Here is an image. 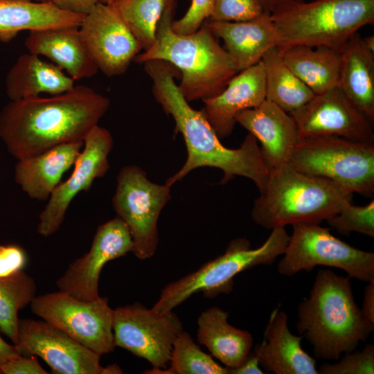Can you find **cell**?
Returning <instances> with one entry per match:
<instances>
[{"instance_id":"cell-6","label":"cell","mask_w":374,"mask_h":374,"mask_svg":"<svg viewBox=\"0 0 374 374\" xmlns=\"http://www.w3.org/2000/svg\"><path fill=\"white\" fill-rule=\"evenodd\" d=\"M278 47L326 46L340 51L358 30L374 24V0H312L271 15Z\"/></svg>"},{"instance_id":"cell-38","label":"cell","mask_w":374,"mask_h":374,"mask_svg":"<svg viewBox=\"0 0 374 374\" xmlns=\"http://www.w3.org/2000/svg\"><path fill=\"white\" fill-rule=\"evenodd\" d=\"M2 374H47L35 355H19L7 362L1 368Z\"/></svg>"},{"instance_id":"cell-8","label":"cell","mask_w":374,"mask_h":374,"mask_svg":"<svg viewBox=\"0 0 374 374\" xmlns=\"http://www.w3.org/2000/svg\"><path fill=\"white\" fill-rule=\"evenodd\" d=\"M288 163L303 172L328 179L353 194L373 196L374 142L337 136L300 139Z\"/></svg>"},{"instance_id":"cell-19","label":"cell","mask_w":374,"mask_h":374,"mask_svg":"<svg viewBox=\"0 0 374 374\" xmlns=\"http://www.w3.org/2000/svg\"><path fill=\"white\" fill-rule=\"evenodd\" d=\"M265 99V71L260 60L235 74L219 94L202 100V111L220 139L232 133L239 112L256 107Z\"/></svg>"},{"instance_id":"cell-20","label":"cell","mask_w":374,"mask_h":374,"mask_svg":"<svg viewBox=\"0 0 374 374\" xmlns=\"http://www.w3.org/2000/svg\"><path fill=\"white\" fill-rule=\"evenodd\" d=\"M303 338L290 332L287 314L277 307L270 315L262 341L253 348L260 366L276 374H318L315 359L301 346Z\"/></svg>"},{"instance_id":"cell-2","label":"cell","mask_w":374,"mask_h":374,"mask_svg":"<svg viewBox=\"0 0 374 374\" xmlns=\"http://www.w3.org/2000/svg\"><path fill=\"white\" fill-rule=\"evenodd\" d=\"M152 82V93L163 109L172 117L175 131L182 135L187 158L184 166L166 181L172 186L190 171L201 167L219 168L224 172L222 184L235 176L247 177L262 190L268 178L257 139L250 133L237 149L224 146L202 110L193 109L175 81L177 71L161 60L143 63Z\"/></svg>"},{"instance_id":"cell-22","label":"cell","mask_w":374,"mask_h":374,"mask_svg":"<svg viewBox=\"0 0 374 374\" xmlns=\"http://www.w3.org/2000/svg\"><path fill=\"white\" fill-rule=\"evenodd\" d=\"M24 44L28 52L48 58L75 81L91 78L98 71L78 28L30 31Z\"/></svg>"},{"instance_id":"cell-1","label":"cell","mask_w":374,"mask_h":374,"mask_svg":"<svg viewBox=\"0 0 374 374\" xmlns=\"http://www.w3.org/2000/svg\"><path fill=\"white\" fill-rule=\"evenodd\" d=\"M109 105L107 97L80 84L48 97L10 100L0 111V139L17 161L84 141Z\"/></svg>"},{"instance_id":"cell-21","label":"cell","mask_w":374,"mask_h":374,"mask_svg":"<svg viewBox=\"0 0 374 374\" xmlns=\"http://www.w3.org/2000/svg\"><path fill=\"white\" fill-rule=\"evenodd\" d=\"M204 24L223 40L238 72L257 64L269 49L278 46L276 29L267 12L248 21L206 20Z\"/></svg>"},{"instance_id":"cell-46","label":"cell","mask_w":374,"mask_h":374,"mask_svg":"<svg viewBox=\"0 0 374 374\" xmlns=\"http://www.w3.org/2000/svg\"><path fill=\"white\" fill-rule=\"evenodd\" d=\"M36 2H52L53 0H30Z\"/></svg>"},{"instance_id":"cell-41","label":"cell","mask_w":374,"mask_h":374,"mask_svg":"<svg viewBox=\"0 0 374 374\" xmlns=\"http://www.w3.org/2000/svg\"><path fill=\"white\" fill-rule=\"evenodd\" d=\"M360 310L364 319L374 326V280L368 282L364 289V301Z\"/></svg>"},{"instance_id":"cell-30","label":"cell","mask_w":374,"mask_h":374,"mask_svg":"<svg viewBox=\"0 0 374 374\" xmlns=\"http://www.w3.org/2000/svg\"><path fill=\"white\" fill-rule=\"evenodd\" d=\"M36 284L23 270L0 276V330L13 344L17 341L18 312L36 296Z\"/></svg>"},{"instance_id":"cell-4","label":"cell","mask_w":374,"mask_h":374,"mask_svg":"<svg viewBox=\"0 0 374 374\" xmlns=\"http://www.w3.org/2000/svg\"><path fill=\"white\" fill-rule=\"evenodd\" d=\"M175 8V1L170 0L159 23L155 42L134 60L142 64L161 60L173 66L180 72L178 86L188 102L214 97L238 71L226 51L204 24L192 33L174 31L171 24Z\"/></svg>"},{"instance_id":"cell-7","label":"cell","mask_w":374,"mask_h":374,"mask_svg":"<svg viewBox=\"0 0 374 374\" xmlns=\"http://www.w3.org/2000/svg\"><path fill=\"white\" fill-rule=\"evenodd\" d=\"M289 237L285 227H278L271 229L265 242L256 249H251L245 238L232 240L223 254L167 285L152 308L166 313L197 292L209 299L229 294L238 274L258 265H270L283 255Z\"/></svg>"},{"instance_id":"cell-10","label":"cell","mask_w":374,"mask_h":374,"mask_svg":"<svg viewBox=\"0 0 374 374\" xmlns=\"http://www.w3.org/2000/svg\"><path fill=\"white\" fill-rule=\"evenodd\" d=\"M170 198V186L152 182L139 166H126L119 172L112 205L130 231L132 252L139 259L154 254L159 243L158 220Z\"/></svg>"},{"instance_id":"cell-18","label":"cell","mask_w":374,"mask_h":374,"mask_svg":"<svg viewBox=\"0 0 374 374\" xmlns=\"http://www.w3.org/2000/svg\"><path fill=\"white\" fill-rule=\"evenodd\" d=\"M235 121L260 143L261 154L269 169L288 163L290 152L299 140L296 122L289 113L265 99L258 106L239 112Z\"/></svg>"},{"instance_id":"cell-14","label":"cell","mask_w":374,"mask_h":374,"mask_svg":"<svg viewBox=\"0 0 374 374\" xmlns=\"http://www.w3.org/2000/svg\"><path fill=\"white\" fill-rule=\"evenodd\" d=\"M113 145L109 131L98 124L89 132L71 175L54 190L39 215L37 231L39 235L48 237L56 233L74 198L90 189L96 179L106 175L109 169L108 157Z\"/></svg>"},{"instance_id":"cell-23","label":"cell","mask_w":374,"mask_h":374,"mask_svg":"<svg viewBox=\"0 0 374 374\" xmlns=\"http://www.w3.org/2000/svg\"><path fill=\"white\" fill-rule=\"evenodd\" d=\"M84 141L57 145L39 154L18 160L15 181L31 199L47 201L72 166Z\"/></svg>"},{"instance_id":"cell-37","label":"cell","mask_w":374,"mask_h":374,"mask_svg":"<svg viewBox=\"0 0 374 374\" xmlns=\"http://www.w3.org/2000/svg\"><path fill=\"white\" fill-rule=\"evenodd\" d=\"M27 262V255L17 244H0V276H7L23 270Z\"/></svg>"},{"instance_id":"cell-33","label":"cell","mask_w":374,"mask_h":374,"mask_svg":"<svg viewBox=\"0 0 374 374\" xmlns=\"http://www.w3.org/2000/svg\"><path fill=\"white\" fill-rule=\"evenodd\" d=\"M326 222L341 234L357 232L374 238V200L365 206L348 204Z\"/></svg>"},{"instance_id":"cell-36","label":"cell","mask_w":374,"mask_h":374,"mask_svg":"<svg viewBox=\"0 0 374 374\" xmlns=\"http://www.w3.org/2000/svg\"><path fill=\"white\" fill-rule=\"evenodd\" d=\"M214 0H192L185 15L173 20L172 28L179 34H189L197 30L209 18Z\"/></svg>"},{"instance_id":"cell-29","label":"cell","mask_w":374,"mask_h":374,"mask_svg":"<svg viewBox=\"0 0 374 374\" xmlns=\"http://www.w3.org/2000/svg\"><path fill=\"white\" fill-rule=\"evenodd\" d=\"M265 96L283 111L290 114L303 107L315 95L289 68L278 46L262 57Z\"/></svg>"},{"instance_id":"cell-9","label":"cell","mask_w":374,"mask_h":374,"mask_svg":"<svg viewBox=\"0 0 374 374\" xmlns=\"http://www.w3.org/2000/svg\"><path fill=\"white\" fill-rule=\"evenodd\" d=\"M277 270L291 277L302 270L315 267L339 268L351 278L364 282L374 280V253L355 248L332 235L330 229L319 224L292 226V233Z\"/></svg>"},{"instance_id":"cell-39","label":"cell","mask_w":374,"mask_h":374,"mask_svg":"<svg viewBox=\"0 0 374 374\" xmlns=\"http://www.w3.org/2000/svg\"><path fill=\"white\" fill-rule=\"evenodd\" d=\"M53 2L64 10L84 16L100 0H53Z\"/></svg>"},{"instance_id":"cell-12","label":"cell","mask_w":374,"mask_h":374,"mask_svg":"<svg viewBox=\"0 0 374 374\" xmlns=\"http://www.w3.org/2000/svg\"><path fill=\"white\" fill-rule=\"evenodd\" d=\"M116 346L150 363L152 369H166L175 340L183 331L181 321L172 311L159 313L134 303L114 310Z\"/></svg>"},{"instance_id":"cell-15","label":"cell","mask_w":374,"mask_h":374,"mask_svg":"<svg viewBox=\"0 0 374 374\" xmlns=\"http://www.w3.org/2000/svg\"><path fill=\"white\" fill-rule=\"evenodd\" d=\"M290 114L296 122L299 139L337 136L374 142L373 122L339 87L315 94Z\"/></svg>"},{"instance_id":"cell-31","label":"cell","mask_w":374,"mask_h":374,"mask_svg":"<svg viewBox=\"0 0 374 374\" xmlns=\"http://www.w3.org/2000/svg\"><path fill=\"white\" fill-rule=\"evenodd\" d=\"M170 1L115 0L111 5L145 51L155 42L159 23Z\"/></svg>"},{"instance_id":"cell-5","label":"cell","mask_w":374,"mask_h":374,"mask_svg":"<svg viewBox=\"0 0 374 374\" xmlns=\"http://www.w3.org/2000/svg\"><path fill=\"white\" fill-rule=\"evenodd\" d=\"M353 195L328 179L303 172L287 163L269 169L251 217L271 230L287 225L320 224L352 203Z\"/></svg>"},{"instance_id":"cell-35","label":"cell","mask_w":374,"mask_h":374,"mask_svg":"<svg viewBox=\"0 0 374 374\" xmlns=\"http://www.w3.org/2000/svg\"><path fill=\"white\" fill-rule=\"evenodd\" d=\"M337 363L322 364L321 374H373L374 345L367 344L362 350L346 353Z\"/></svg>"},{"instance_id":"cell-13","label":"cell","mask_w":374,"mask_h":374,"mask_svg":"<svg viewBox=\"0 0 374 374\" xmlns=\"http://www.w3.org/2000/svg\"><path fill=\"white\" fill-rule=\"evenodd\" d=\"M20 355L41 357L58 374H118L115 364L105 367L100 355L88 349L62 330L44 320L19 319L17 341Z\"/></svg>"},{"instance_id":"cell-16","label":"cell","mask_w":374,"mask_h":374,"mask_svg":"<svg viewBox=\"0 0 374 374\" xmlns=\"http://www.w3.org/2000/svg\"><path fill=\"white\" fill-rule=\"evenodd\" d=\"M125 223L116 217L98 226L89 250L73 260L56 281L59 291L82 301L98 299L100 272L108 262L132 252Z\"/></svg>"},{"instance_id":"cell-44","label":"cell","mask_w":374,"mask_h":374,"mask_svg":"<svg viewBox=\"0 0 374 374\" xmlns=\"http://www.w3.org/2000/svg\"><path fill=\"white\" fill-rule=\"evenodd\" d=\"M362 40L366 48L374 53V35L362 37Z\"/></svg>"},{"instance_id":"cell-32","label":"cell","mask_w":374,"mask_h":374,"mask_svg":"<svg viewBox=\"0 0 374 374\" xmlns=\"http://www.w3.org/2000/svg\"><path fill=\"white\" fill-rule=\"evenodd\" d=\"M170 366L163 370L152 369L147 373L163 374H228L227 368L218 364L211 355L204 353L185 331L174 341Z\"/></svg>"},{"instance_id":"cell-40","label":"cell","mask_w":374,"mask_h":374,"mask_svg":"<svg viewBox=\"0 0 374 374\" xmlns=\"http://www.w3.org/2000/svg\"><path fill=\"white\" fill-rule=\"evenodd\" d=\"M227 368V367H226ZM228 374H263L260 368L258 357L253 349L245 360L238 367L227 368Z\"/></svg>"},{"instance_id":"cell-45","label":"cell","mask_w":374,"mask_h":374,"mask_svg":"<svg viewBox=\"0 0 374 374\" xmlns=\"http://www.w3.org/2000/svg\"><path fill=\"white\" fill-rule=\"evenodd\" d=\"M115 0H100V2L111 5Z\"/></svg>"},{"instance_id":"cell-43","label":"cell","mask_w":374,"mask_h":374,"mask_svg":"<svg viewBox=\"0 0 374 374\" xmlns=\"http://www.w3.org/2000/svg\"><path fill=\"white\" fill-rule=\"evenodd\" d=\"M19 353L15 344L7 343L0 335V374L2 366L9 360L19 356Z\"/></svg>"},{"instance_id":"cell-28","label":"cell","mask_w":374,"mask_h":374,"mask_svg":"<svg viewBox=\"0 0 374 374\" xmlns=\"http://www.w3.org/2000/svg\"><path fill=\"white\" fill-rule=\"evenodd\" d=\"M279 48L286 64L314 94L338 87L341 51L326 46Z\"/></svg>"},{"instance_id":"cell-25","label":"cell","mask_w":374,"mask_h":374,"mask_svg":"<svg viewBox=\"0 0 374 374\" xmlns=\"http://www.w3.org/2000/svg\"><path fill=\"white\" fill-rule=\"evenodd\" d=\"M75 80L52 62L30 52L20 55L6 78V92L10 100L55 95L71 89Z\"/></svg>"},{"instance_id":"cell-17","label":"cell","mask_w":374,"mask_h":374,"mask_svg":"<svg viewBox=\"0 0 374 374\" xmlns=\"http://www.w3.org/2000/svg\"><path fill=\"white\" fill-rule=\"evenodd\" d=\"M80 36L96 64L107 76L124 73L142 48L115 8L98 3L84 16Z\"/></svg>"},{"instance_id":"cell-11","label":"cell","mask_w":374,"mask_h":374,"mask_svg":"<svg viewBox=\"0 0 374 374\" xmlns=\"http://www.w3.org/2000/svg\"><path fill=\"white\" fill-rule=\"evenodd\" d=\"M30 305L35 315L99 355L114 350V310L107 297L82 301L58 291L36 296Z\"/></svg>"},{"instance_id":"cell-24","label":"cell","mask_w":374,"mask_h":374,"mask_svg":"<svg viewBox=\"0 0 374 374\" xmlns=\"http://www.w3.org/2000/svg\"><path fill=\"white\" fill-rule=\"evenodd\" d=\"M83 17L60 8L53 1L0 0V41L9 42L24 30L78 28Z\"/></svg>"},{"instance_id":"cell-26","label":"cell","mask_w":374,"mask_h":374,"mask_svg":"<svg viewBox=\"0 0 374 374\" xmlns=\"http://www.w3.org/2000/svg\"><path fill=\"white\" fill-rule=\"evenodd\" d=\"M228 318L229 313L219 307L202 312L197 319V337L224 366L235 368L247 357L253 339L249 332L231 326Z\"/></svg>"},{"instance_id":"cell-3","label":"cell","mask_w":374,"mask_h":374,"mask_svg":"<svg viewBox=\"0 0 374 374\" xmlns=\"http://www.w3.org/2000/svg\"><path fill=\"white\" fill-rule=\"evenodd\" d=\"M350 279L319 269L309 296L299 305L296 329L318 358L338 360L374 330L355 302Z\"/></svg>"},{"instance_id":"cell-34","label":"cell","mask_w":374,"mask_h":374,"mask_svg":"<svg viewBox=\"0 0 374 374\" xmlns=\"http://www.w3.org/2000/svg\"><path fill=\"white\" fill-rule=\"evenodd\" d=\"M264 7L260 0H214L207 20L214 21H244L262 15Z\"/></svg>"},{"instance_id":"cell-27","label":"cell","mask_w":374,"mask_h":374,"mask_svg":"<svg viewBox=\"0 0 374 374\" xmlns=\"http://www.w3.org/2000/svg\"><path fill=\"white\" fill-rule=\"evenodd\" d=\"M338 87L373 123L374 53L355 33L341 51Z\"/></svg>"},{"instance_id":"cell-42","label":"cell","mask_w":374,"mask_h":374,"mask_svg":"<svg viewBox=\"0 0 374 374\" xmlns=\"http://www.w3.org/2000/svg\"><path fill=\"white\" fill-rule=\"evenodd\" d=\"M264 7L265 11L270 15H274L290 6L303 1L304 0H260Z\"/></svg>"}]
</instances>
